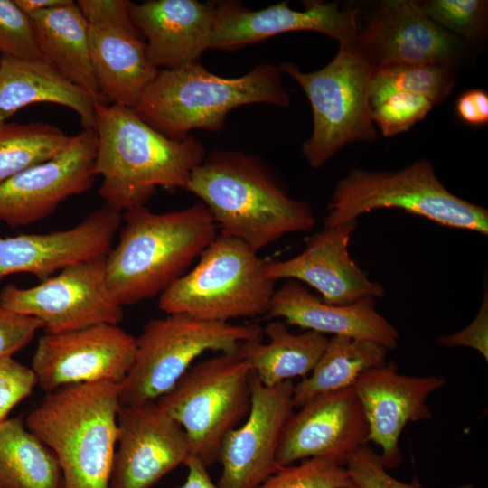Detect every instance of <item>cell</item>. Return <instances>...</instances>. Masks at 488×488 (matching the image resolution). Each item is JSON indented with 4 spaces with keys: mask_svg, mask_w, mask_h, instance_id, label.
<instances>
[{
    "mask_svg": "<svg viewBox=\"0 0 488 488\" xmlns=\"http://www.w3.org/2000/svg\"><path fill=\"white\" fill-rule=\"evenodd\" d=\"M97 150L94 173L101 177L99 195L123 213L145 206L156 187L185 190L192 172L206 156L193 136H163L124 106H95Z\"/></svg>",
    "mask_w": 488,
    "mask_h": 488,
    "instance_id": "1",
    "label": "cell"
},
{
    "mask_svg": "<svg viewBox=\"0 0 488 488\" xmlns=\"http://www.w3.org/2000/svg\"><path fill=\"white\" fill-rule=\"evenodd\" d=\"M185 465L188 469V474L183 484L178 488H220L215 484L208 471L201 460L192 455Z\"/></svg>",
    "mask_w": 488,
    "mask_h": 488,
    "instance_id": "42",
    "label": "cell"
},
{
    "mask_svg": "<svg viewBox=\"0 0 488 488\" xmlns=\"http://www.w3.org/2000/svg\"><path fill=\"white\" fill-rule=\"evenodd\" d=\"M299 408L282 432L277 454L281 467L309 458L345 465L348 456L369 441V425L352 387L317 397Z\"/></svg>",
    "mask_w": 488,
    "mask_h": 488,
    "instance_id": "18",
    "label": "cell"
},
{
    "mask_svg": "<svg viewBox=\"0 0 488 488\" xmlns=\"http://www.w3.org/2000/svg\"><path fill=\"white\" fill-rule=\"evenodd\" d=\"M42 60L70 82L103 103L94 76L89 43V24L77 3L28 14Z\"/></svg>",
    "mask_w": 488,
    "mask_h": 488,
    "instance_id": "26",
    "label": "cell"
},
{
    "mask_svg": "<svg viewBox=\"0 0 488 488\" xmlns=\"http://www.w3.org/2000/svg\"><path fill=\"white\" fill-rule=\"evenodd\" d=\"M304 3V10L290 8L287 1L251 10L239 1H215L210 49L238 50L298 31L321 33L336 40L340 47L355 45L360 30L356 7L321 0Z\"/></svg>",
    "mask_w": 488,
    "mask_h": 488,
    "instance_id": "15",
    "label": "cell"
},
{
    "mask_svg": "<svg viewBox=\"0 0 488 488\" xmlns=\"http://www.w3.org/2000/svg\"><path fill=\"white\" fill-rule=\"evenodd\" d=\"M258 488H358L344 465L325 458H309L284 466Z\"/></svg>",
    "mask_w": 488,
    "mask_h": 488,
    "instance_id": "33",
    "label": "cell"
},
{
    "mask_svg": "<svg viewBox=\"0 0 488 488\" xmlns=\"http://www.w3.org/2000/svg\"><path fill=\"white\" fill-rule=\"evenodd\" d=\"M37 379L31 369L13 356L0 357V423L9 412L32 394Z\"/></svg>",
    "mask_w": 488,
    "mask_h": 488,
    "instance_id": "37",
    "label": "cell"
},
{
    "mask_svg": "<svg viewBox=\"0 0 488 488\" xmlns=\"http://www.w3.org/2000/svg\"><path fill=\"white\" fill-rule=\"evenodd\" d=\"M268 314L285 319L286 324L323 334L367 340L386 347L398 345V330L376 310V298L365 297L350 305L325 303L296 280H286L276 289Z\"/></svg>",
    "mask_w": 488,
    "mask_h": 488,
    "instance_id": "23",
    "label": "cell"
},
{
    "mask_svg": "<svg viewBox=\"0 0 488 488\" xmlns=\"http://www.w3.org/2000/svg\"><path fill=\"white\" fill-rule=\"evenodd\" d=\"M459 117L471 125H483L488 122V95L479 89H469L463 93L456 104Z\"/></svg>",
    "mask_w": 488,
    "mask_h": 488,
    "instance_id": "41",
    "label": "cell"
},
{
    "mask_svg": "<svg viewBox=\"0 0 488 488\" xmlns=\"http://www.w3.org/2000/svg\"><path fill=\"white\" fill-rule=\"evenodd\" d=\"M136 351V337L118 325L99 324L44 333L37 342L31 369L47 393L87 382L119 384L134 363Z\"/></svg>",
    "mask_w": 488,
    "mask_h": 488,
    "instance_id": "12",
    "label": "cell"
},
{
    "mask_svg": "<svg viewBox=\"0 0 488 488\" xmlns=\"http://www.w3.org/2000/svg\"><path fill=\"white\" fill-rule=\"evenodd\" d=\"M0 488H65L56 455L22 417L0 423Z\"/></svg>",
    "mask_w": 488,
    "mask_h": 488,
    "instance_id": "29",
    "label": "cell"
},
{
    "mask_svg": "<svg viewBox=\"0 0 488 488\" xmlns=\"http://www.w3.org/2000/svg\"><path fill=\"white\" fill-rule=\"evenodd\" d=\"M446 382L443 376H408L398 372L393 361L365 371L352 386L370 429L369 441L380 446L386 469L402 462L399 441L408 422L432 417L428 396Z\"/></svg>",
    "mask_w": 488,
    "mask_h": 488,
    "instance_id": "20",
    "label": "cell"
},
{
    "mask_svg": "<svg viewBox=\"0 0 488 488\" xmlns=\"http://www.w3.org/2000/svg\"><path fill=\"white\" fill-rule=\"evenodd\" d=\"M89 25L135 27L128 0H79L76 2Z\"/></svg>",
    "mask_w": 488,
    "mask_h": 488,
    "instance_id": "39",
    "label": "cell"
},
{
    "mask_svg": "<svg viewBox=\"0 0 488 488\" xmlns=\"http://www.w3.org/2000/svg\"><path fill=\"white\" fill-rule=\"evenodd\" d=\"M215 1L148 0L132 3L131 18L145 38L150 63L159 70L199 61L210 49Z\"/></svg>",
    "mask_w": 488,
    "mask_h": 488,
    "instance_id": "22",
    "label": "cell"
},
{
    "mask_svg": "<svg viewBox=\"0 0 488 488\" xmlns=\"http://www.w3.org/2000/svg\"><path fill=\"white\" fill-rule=\"evenodd\" d=\"M294 385L288 380L266 387L251 371V401L246 420L228 432L220 446V488H258L282 468L277 454L293 413Z\"/></svg>",
    "mask_w": 488,
    "mask_h": 488,
    "instance_id": "14",
    "label": "cell"
},
{
    "mask_svg": "<svg viewBox=\"0 0 488 488\" xmlns=\"http://www.w3.org/2000/svg\"><path fill=\"white\" fill-rule=\"evenodd\" d=\"M0 54L42 59L32 20L14 0H0Z\"/></svg>",
    "mask_w": 488,
    "mask_h": 488,
    "instance_id": "35",
    "label": "cell"
},
{
    "mask_svg": "<svg viewBox=\"0 0 488 488\" xmlns=\"http://www.w3.org/2000/svg\"><path fill=\"white\" fill-rule=\"evenodd\" d=\"M357 224V221H351L324 227L307 239L300 254L285 260L267 261V276L274 281L304 282L332 305L384 296V286L371 280L350 256L349 244Z\"/></svg>",
    "mask_w": 488,
    "mask_h": 488,
    "instance_id": "19",
    "label": "cell"
},
{
    "mask_svg": "<svg viewBox=\"0 0 488 488\" xmlns=\"http://www.w3.org/2000/svg\"><path fill=\"white\" fill-rule=\"evenodd\" d=\"M454 69L436 64H401L375 69L371 81V103L393 92H408L422 95L438 105L455 85Z\"/></svg>",
    "mask_w": 488,
    "mask_h": 488,
    "instance_id": "31",
    "label": "cell"
},
{
    "mask_svg": "<svg viewBox=\"0 0 488 488\" xmlns=\"http://www.w3.org/2000/svg\"><path fill=\"white\" fill-rule=\"evenodd\" d=\"M122 221L118 242L105 258L108 286L122 306L164 292L219 229L202 202L163 213L141 206L123 212Z\"/></svg>",
    "mask_w": 488,
    "mask_h": 488,
    "instance_id": "3",
    "label": "cell"
},
{
    "mask_svg": "<svg viewBox=\"0 0 488 488\" xmlns=\"http://www.w3.org/2000/svg\"><path fill=\"white\" fill-rule=\"evenodd\" d=\"M283 73L280 66L269 63L234 78L213 74L200 61L162 69L132 109L170 139H183L193 129L220 132L236 108L255 103L288 107Z\"/></svg>",
    "mask_w": 488,
    "mask_h": 488,
    "instance_id": "4",
    "label": "cell"
},
{
    "mask_svg": "<svg viewBox=\"0 0 488 488\" xmlns=\"http://www.w3.org/2000/svg\"><path fill=\"white\" fill-rule=\"evenodd\" d=\"M267 260L244 241L220 232L185 272L159 296V308L214 322L268 314L276 281Z\"/></svg>",
    "mask_w": 488,
    "mask_h": 488,
    "instance_id": "6",
    "label": "cell"
},
{
    "mask_svg": "<svg viewBox=\"0 0 488 488\" xmlns=\"http://www.w3.org/2000/svg\"><path fill=\"white\" fill-rule=\"evenodd\" d=\"M283 72L306 94L313 111V132L302 153L313 168H320L344 145L377 138L371 116V81L373 68L353 47H339L324 68L303 72L282 62Z\"/></svg>",
    "mask_w": 488,
    "mask_h": 488,
    "instance_id": "9",
    "label": "cell"
},
{
    "mask_svg": "<svg viewBox=\"0 0 488 488\" xmlns=\"http://www.w3.org/2000/svg\"><path fill=\"white\" fill-rule=\"evenodd\" d=\"M121 223L122 213L104 205L67 230L0 236V282L15 273H29L43 281L53 272L106 257Z\"/></svg>",
    "mask_w": 488,
    "mask_h": 488,
    "instance_id": "21",
    "label": "cell"
},
{
    "mask_svg": "<svg viewBox=\"0 0 488 488\" xmlns=\"http://www.w3.org/2000/svg\"><path fill=\"white\" fill-rule=\"evenodd\" d=\"M202 200L221 232L258 252L283 236L315 225L311 206L291 198L267 166L239 150H213L185 188Z\"/></svg>",
    "mask_w": 488,
    "mask_h": 488,
    "instance_id": "2",
    "label": "cell"
},
{
    "mask_svg": "<svg viewBox=\"0 0 488 488\" xmlns=\"http://www.w3.org/2000/svg\"><path fill=\"white\" fill-rule=\"evenodd\" d=\"M90 60L103 103L133 108L159 70L138 29L89 25Z\"/></svg>",
    "mask_w": 488,
    "mask_h": 488,
    "instance_id": "24",
    "label": "cell"
},
{
    "mask_svg": "<svg viewBox=\"0 0 488 488\" xmlns=\"http://www.w3.org/2000/svg\"><path fill=\"white\" fill-rule=\"evenodd\" d=\"M251 370L239 348L192 365L156 402L184 430L192 455L218 462L225 436L250 408Z\"/></svg>",
    "mask_w": 488,
    "mask_h": 488,
    "instance_id": "10",
    "label": "cell"
},
{
    "mask_svg": "<svg viewBox=\"0 0 488 488\" xmlns=\"http://www.w3.org/2000/svg\"><path fill=\"white\" fill-rule=\"evenodd\" d=\"M385 208L401 209L439 225L488 235L487 209L446 190L427 159L396 172L351 169L334 187L324 227L357 221L367 212Z\"/></svg>",
    "mask_w": 488,
    "mask_h": 488,
    "instance_id": "7",
    "label": "cell"
},
{
    "mask_svg": "<svg viewBox=\"0 0 488 488\" xmlns=\"http://www.w3.org/2000/svg\"><path fill=\"white\" fill-rule=\"evenodd\" d=\"M118 384L96 381L47 393L24 423L56 455L65 488H108L118 437Z\"/></svg>",
    "mask_w": 488,
    "mask_h": 488,
    "instance_id": "5",
    "label": "cell"
},
{
    "mask_svg": "<svg viewBox=\"0 0 488 488\" xmlns=\"http://www.w3.org/2000/svg\"><path fill=\"white\" fill-rule=\"evenodd\" d=\"M418 3L432 21L449 33L474 44L483 40L487 31V1L425 0Z\"/></svg>",
    "mask_w": 488,
    "mask_h": 488,
    "instance_id": "32",
    "label": "cell"
},
{
    "mask_svg": "<svg viewBox=\"0 0 488 488\" xmlns=\"http://www.w3.org/2000/svg\"><path fill=\"white\" fill-rule=\"evenodd\" d=\"M263 333L268 343L246 341L239 344V352L266 387H274L296 377H307L328 343L325 334L314 331L293 333L285 321L268 323Z\"/></svg>",
    "mask_w": 488,
    "mask_h": 488,
    "instance_id": "27",
    "label": "cell"
},
{
    "mask_svg": "<svg viewBox=\"0 0 488 488\" xmlns=\"http://www.w3.org/2000/svg\"><path fill=\"white\" fill-rule=\"evenodd\" d=\"M55 126L42 123L0 124V184L62 152L70 141Z\"/></svg>",
    "mask_w": 488,
    "mask_h": 488,
    "instance_id": "30",
    "label": "cell"
},
{
    "mask_svg": "<svg viewBox=\"0 0 488 488\" xmlns=\"http://www.w3.org/2000/svg\"><path fill=\"white\" fill-rule=\"evenodd\" d=\"M345 465L358 488H426L418 481L404 483L391 476L380 455L367 444L353 451Z\"/></svg>",
    "mask_w": 488,
    "mask_h": 488,
    "instance_id": "36",
    "label": "cell"
},
{
    "mask_svg": "<svg viewBox=\"0 0 488 488\" xmlns=\"http://www.w3.org/2000/svg\"><path fill=\"white\" fill-rule=\"evenodd\" d=\"M258 324H233L170 314L148 321L136 337L134 363L118 384L121 407L156 401L170 391L193 361L207 351L226 352L262 340Z\"/></svg>",
    "mask_w": 488,
    "mask_h": 488,
    "instance_id": "8",
    "label": "cell"
},
{
    "mask_svg": "<svg viewBox=\"0 0 488 488\" xmlns=\"http://www.w3.org/2000/svg\"><path fill=\"white\" fill-rule=\"evenodd\" d=\"M389 352L371 341L333 335L312 372L294 385L293 407L352 388L365 371L384 365Z\"/></svg>",
    "mask_w": 488,
    "mask_h": 488,
    "instance_id": "28",
    "label": "cell"
},
{
    "mask_svg": "<svg viewBox=\"0 0 488 488\" xmlns=\"http://www.w3.org/2000/svg\"><path fill=\"white\" fill-rule=\"evenodd\" d=\"M105 258L70 266L29 288L8 284L0 292V305L38 319L44 333L99 324L118 325L123 306L108 286Z\"/></svg>",
    "mask_w": 488,
    "mask_h": 488,
    "instance_id": "11",
    "label": "cell"
},
{
    "mask_svg": "<svg viewBox=\"0 0 488 488\" xmlns=\"http://www.w3.org/2000/svg\"><path fill=\"white\" fill-rule=\"evenodd\" d=\"M53 103L76 112L83 129L95 128L98 104L83 89L70 82L42 59L2 56L0 61V124L21 108Z\"/></svg>",
    "mask_w": 488,
    "mask_h": 488,
    "instance_id": "25",
    "label": "cell"
},
{
    "mask_svg": "<svg viewBox=\"0 0 488 488\" xmlns=\"http://www.w3.org/2000/svg\"><path fill=\"white\" fill-rule=\"evenodd\" d=\"M354 48L373 70L401 64L455 68L466 44L432 21L418 1L383 0L360 26Z\"/></svg>",
    "mask_w": 488,
    "mask_h": 488,
    "instance_id": "13",
    "label": "cell"
},
{
    "mask_svg": "<svg viewBox=\"0 0 488 488\" xmlns=\"http://www.w3.org/2000/svg\"><path fill=\"white\" fill-rule=\"evenodd\" d=\"M455 488H474V486L473 484H471V483H466V484L457 486Z\"/></svg>",
    "mask_w": 488,
    "mask_h": 488,
    "instance_id": "44",
    "label": "cell"
},
{
    "mask_svg": "<svg viewBox=\"0 0 488 488\" xmlns=\"http://www.w3.org/2000/svg\"><path fill=\"white\" fill-rule=\"evenodd\" d=\"M1 57H2V56H1V54H0V61H1Z\"/></svg>",
    "mask_w": 488,
    "mask_h": 488,
    "instance_id": "45",
    "label": "cell"
},
{
    "mask_svg": "<svg viewBox=\"0 0 488 488\" xmlns=\"http://www.w3.org/2000/svg\"><path fill=\"white\" fill-rule=\"evenodd\" d=\"M14 3L27 14L58 7L69 3L70 0H14Z\"/></svg>",
    "mask_w": 488,
    "mask_h": 488,
    "instance_id": "43",
    "label": "cell"
},
{
    "mask_svg": "<svg viewBox=\"0 0 488 488\" xmlns=\"http://www.w3.org/2000/svg\"><path fill=\"white\" fill-rule=\"evenodd\" d=\"M371 106L374 125L383 136L389 137L424 119L435 105L422 95L393 92L371 102Z\"/></svg>",
    "mask_w": 488,
    "mask_h": 488,
    "instance_id": "34",
    "label": "cell"
},
{
    "mask_svg": "<svg viewBox=\"0 0 488 488\" xmlns=\"http://www.w3.org/2000/svg\"><path fill=\"white\" fill-rule=\"evenodd\" d=\"M446 347L465 346L479 352L488 361V294L485 286L482 305L475 318L465 329L438 338Z\"/></svg>",
    "mask_w": 488,
    "mask_h": 488,
    "instance_id": "40",
    "label": "cell"
},
{
    "mask_svg": "<svg viewBox=\"0 0 488 488\" xmlns=\"http://www.w3.org/2000/svg\"><path fill=\"white\" fill-rule=\"evenodd\" d=\"M108 488H151L192 455L183 427L156 402L121 407Z\"/></svg>",
    "mask_w": 488,
    "mask_h": 488,
    "instance_id": "17",
    "label": "cell"
},
{
    "mask_svg": "<svg viewBox=\"0 0 488 488\" xmlns=\"http://www.w3.org/2000/svg\"><path fill=\"white\" fill-rule=\"evenodd\" d=\"M97 136L94 129L73 135L56 156L0 184V221L24 226L52 214L68 198L94 183Z\"/></svg>",
    "mask_w": 488,
    "mask_h": 488,
    "instance_id": "16",
    "label": "cell"
},
{
    "mask_svg": "<svg viewBox=\"0 0 488 488\" xmlns=\"http://www.w3.org/2000/svg\"><path fill=\"white\" fill-rule=\"evenodd\" d=\"M42 324L0 305V357L13 356L27 345Z\"/></svg>",
    "mask_w": 488,
    "mask_h": 488,
    "instance_id": "38",
    "label": "cell"
}]
</instances>
